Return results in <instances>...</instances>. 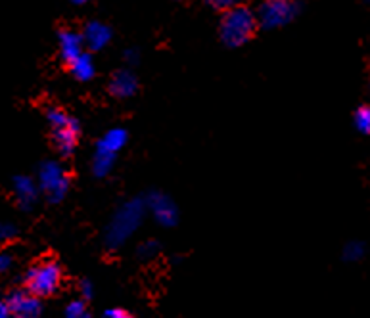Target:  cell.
Wrapping results in <instances>:
<instances>
[{
    "mask_svg": "<svg viewBox=\"0 0 370 318\" xmlns=\"http://www.w3.org/2000/svg\"><path fill=\"white\" fill-rule=\"evenodd\" d=\"M257 31V17L250 8L236 6L227 10L221 20L219 35L221 41L230 48L244 46Z\"/></svg>",
    "mask_w": 370,
    "mask_h": 318,
    "instance_id": "cell-1",
    "label": "cell"
},
{
    "mask_svg": "<svg viewBox=\"0 0 370 318\" xmlns=\"http://www.w3.org/2000/svg\"><path fill=\"white\" fill-rule=\"evenodd\" d=\"M62 268L56 261L43 259L35 266H31L25 274V288L29 294L37 297H48L58 291L62 286Z\"/></svg>",
    "mask_w": 370,
    "mask_h": 318,
    "instance_id": "cell-2",
    "label": "cell"
},
{
    "mask_svg": "<svg viewBox=\"0 0 370 318\" xmlns=\"http://www.w3.org/2000/svg\"><path fill=\"white\" fill-rule=\"evenodd\" d=\"M299 12L297 0H263L257 10V23L265 29H278L294 22Z\"/></svg>",
    "mask_w": 370,
    "mask_h": 318,
    "instance_id": "cell-3",
    "label": "cell"
},
{
    "mask_svg": "<svg viewBox=\"0 0 370 318\" xmlns=\"http://www.w3.org/2000/svg\"><path fill=\"white\" fill-rule=\"evenodd\" d=\"M37 185L38 190H43L50 201H59L69 188V178L58 161H45L38 169Z\"/></svg>",
    "mask_w": 370,
    "mask_h": 318,
    "instance_id": "cell-4",
    "label": "cell"
},
{
    "mask_svg": "<svg viewBox=\"0 0 370 318\" xmlns=\"http://www.w3.org/2000/svg\"><path fill=\"white\" fill-rule=\"evenodd\" d=\"M142 205L141 201H129L119 211L118 217L113 219L110 226V242L111 244H119L125 238L131 236V232L136 229V224L141 222Z\"/></svg>",
    "mask_w": 370,
    "mask_h": 318,
    "instance_id": "cell-5",
    "label": "cell"
},
{
    "mask_svg": "<svg viewBox=\"0 0 370 318\" xmlns=\"http://www.w3.org/2000/svg\"><path fill=\"white\" fill-rule=\"evenodd\" d=\"M8 311L14 318H41L43 307L37 296L29 294L27 289L12 291L6 299Z\"/></svg>",
    "mask_w": 370,
    "mask_h": 318,
    "instance_id": "cell-6",
    "label": "cell"
},
{
    "mask_svg": "<svg viewBox=\"0 0 370 318\" xmlns=\"http://www.w3.org/2000/svg\"><path fill=\"white\" fill-rule=\"evenodd\" d=\"M58 46H59V56L66 62L67 66L73 62L75 58H79L85 52V43H83L81 33L71 29H62L58 33Z\"/></svg>",
    "mask_w": 370,
    "mask_h": 318,
    "instance_id": "cell-7",
    "label": "cell"
},
{
    "mask_svg": "<svg viewBox=\"0 0 370 318\" xmlns=\"http://www.w3.org/2000/svg\"><path fill=\"white\" fill-rule=\"evenodd\" d=\"M81 37L85 46L90 48L92 52H97V50H102L104 46L110 45L111 29L102 22H89L85 25Z\"/></svg>",
    "mask_w": 370,
    "mask_h": 318,
    "instance_id": "cell-8",
    "label": "cell"
},
{
    "mask_svg": "<svg viewBox=\"0 0 370 318\" xmlns=\"http://www.w3.org/2000/svg\"><path fill=\"white\" fill-rule=\"evenodd\" d=\"M52 136L59 154L69 156L77 146V140H79V123L75 119H69L64 127L52 129Z\"/></svg>",
    "mask_w": 370,
    "mask_h": 318,
    "instance_id": "cell-9",
    "label": "cell"
},
{
    "mask_svg": "<svg viewBox=\"0 0 370 318\" xmlns=\"http://www.w3.org/2000/svg\"><path fill=\"white\" fill-rule=\"evenodd\" d=\"M12 186H14L15 200H17V203H20L22 208L27 209L29 205L35 203V200H37L38 196V185L33 178L27 177V175H17V177H14Z\"/></svg>",
    "mask_w": 370,
    "mask_h": 318,
    "instance_id": "cell-10",
    "label": "cell"
},
{
    "mask_svg": "<svg viewBox=\"0 0 370 318\" xmlns=\"http://www.w3.org/2000/svg\"><path fill=\"white\" fill-rule=\"evenodd\" d=\"M138 89V81L129 69L115 71L110 81V92L115 98H131Z\"/></svg>",
    "mask_w": 370,
    "mask_h": 318,
    "instance_id": "cell-11",
    "label": "cell"
},
{
    "mask_svg": "<svg viewBox=\"0 0 370 318\" xmlns=\"http://www.w3.org/2000/svg\"><path fill=\"white\" fill-rule=\"evenodd\" d=\"M150 208L156 215V219L165 226H171V224H175L177 222V208H175V203L167 198V196H163V194H152L150 196Z\"/></svg>",
    "mask_w": 370,
    "mask_h": 318,
    "instance_id": "cell-12",
    "label": "cell"
},
{
    "mask_svg": "<svg viewBox=\"0 0 370 318\" xmlns=\"http://www.w3.org/2000/svg\"><path fill=\"white\" fill-rule=\"evenodd\" d=\"M127 138H129V134H127L125 129H110L98 140L97 152L98 154H108V156H118V152H121L127 144Z\"/></svg>",
    "mask_w": 370,
    "mask_h": 318,
    "instance_id": "cell-13",
    "label": "cell"
},
{
    "mask_svg": "<svg viewBox=\"0 0 370 318\" xmlns=\"http://www.w3.org/2000/svg\"><path fill=\"white\" fill-rule=\"evenodd\" d=\"M69 69H71V75H73L77 81L87 82L90 81L94 73H97V67H94V62H92V56L87 52H83L79 58H75L71 64H69Z\"/></svg>",
    "mask_w": 370,
    "mask_h": 318,
    "instance_id": "cell-14",
    "label": "cell"
},
{
    "mask_svg": "<svg viewBox=\"0 0 370 318\" xmlns=\"http://www.w3.org/2000/svg\"><path fill=\"white\" fill-rule=\"evenodd\" d=\"M113 161H115V156H108V154H94V159H92V173L97 177H106L108 173L113 167Z\"/></svg>",
    "mask_w": 370,
    "mask_h": 318,
    "instance_id": "cell-15",
    "label": "cell"
},
{
    "mask_svg": "<svg viewBox=\"0 0 370 318\" xmlns=\"http://www.w3.org/2000/svg\"><path fill=\"white\" fill-rule=\"evenodd\" d=\"M353 123H355V129L359 133L370 134V108L367 106L359 108L353 115Z\"/></svg>",
    "mask_w": 370,
    "mask_h": 318,
    "instance_id": "cell-16",
    "label": "cell"
},
{
    "mask_svg": "<svg viewBox=\"0 0 370 318\" xmlns=\"http://www.w3.org/2000/svg\"><path fill=\"white\" fill-rule=\"evenodd\" d=\"M69 115L62 108H48L46 110V121L52 129H58V127H64L69 121Z\"/></svg>",
    "mask_w": 370,
    "mask_h": 318,
    "instance_id": "cell-17",
    "label": "cell"
},
{
    "mask_svg": "<svg viewBox=\"0 0 370 318\" xmlns=\"http://www.w3.org/2000/svg\"><path fill=\"white\" fill-rule=\"evenodd\" d=\"M66 317L67 318H90L89 311H87V307L83 301H73V303H69V307L66 309Z\"/></svg>",
    "mask_w": 370,
    "mask_h": 318,
    "instance_id": "cell-18",
    "label": "cell"
},
{
    "mask_svg": "<svg viewBox=\"0 0 370 318\" xmlns=\"http://www.w3.org/2000/svg\"><path fill=\"white\" fill-rule=\"evenodd\" d=\"M208 6H211L213 10H221V12H227V10H232V8L242 6L244 0H206Z\"/></svg>",
    "mask_w": 370,
    "mask_h": 318,
    "instance_id": "cell-19",
    "label": "cell"
},
{
    "mask_svg": "<svg viewBox=\"0 0 370 318\" xmlns=\"http://www.w3.org/2000/svg\"><path fill=\"white\" fill-rule=\"evenodd\" d=\"M15 230L12 229L10 224H2V222H0V242H2V240H6L8 236H12Z\"/></svg>",
    "mask_w": 370,
    "mask_h": 318,
    "instance_id": "cell-20",
    "label": "cell"
},
{
    "mask_svg": "<svg viewBox=\"0 0 370 318\" xmlns=\"http://www.w3.org/2000/svg\"><path fill=\"white\" fill-rule=\"evenodd\" d=\"M106 318H133L129 312L121 311V309H111V311L106 312Z\"/></svg>",
    "mask_w": 370,
    "mask_h": 318,
    "instance_id": "cell-21",
    "label": "cell"
},
{
    "mask_svg": "<svg viewBox=\"0 0 370 318\" xmlns=\"http://www.w3.org/2000/svg\"><path fill=\"white\" fill-rule=\"evenodd\" d=\"M12 265V259H10V255L8 253H0V273H4L8 270Z\"/></svg>",
    "mask_w": 370,
    "mask_h": 318,
    "instance_id": "cell-22",
    "label": "cell"
},
{
    "mask_svg": "<svg viewBox=\"0 0 370 318\" xmlns=\"http://www.w3.org/2000/svg\"><path fill=\"white\" fill-rule=\"evenodd\" d=\"M125 59L129 62V64H136V59H138V54H136V50H127Z\"/></svg>",
    "mask_w": 370,
    "mask_h": 318,
    "instance_id": "cell-23",
    "label": "cell"
},
{
    "mask_svg": "<svg viewBox=\"0 0 370 318\" xmlns=\"http://www.w3.org/2000/svg\"><path fill=\"white\" fill-rule=\"evenodd\" d=\"M10 317H12V315L8 311V305L0 301V318H10Z\"/></svg>",
    "mask_w": 370,
    "mask_h": 318,
    "instance_id": "cell-24",
    "label": "cell"
},
{
    "mask_svg": "<svg viewBox=\"0 0 370 318\" xmlns=\"http://www.w3.org/2000/svg\"><path fill=\"white\" fill-rule=\"evenodd\" d=\"M71 2H73V4H85L87 0H71Z\"/></svg>",
    "mask_w": 370,
    "mask_h": 318,
    "instance_id": "cell-25",
    "label": "cell"
},
{
    "mask_svg": "<svg viewBox=\"0 0 370 318\" xmlns=\"http://www.w3.org/2000/svg\"><path fill=\"white\" fill-rule=\"evenodd\" d=\"M369 2H370V0H369Z\"/></svg>",
    "mask_w": 370,
    "mask_h": 318,
    "instance_id": "cell-26",
    "label": "cell"
}]
</instances>
